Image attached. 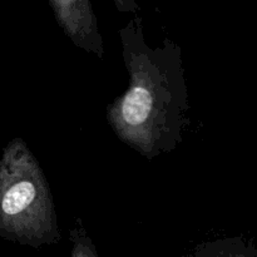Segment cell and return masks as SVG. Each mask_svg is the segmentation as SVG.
Wrapping results in <instances>:
<instances>
[{"label": "cell", "mask_w": 257, "mask_h": 257, "mask_svg": "<svg viewBox=\"0 0 257 257\" xmlns=\"http://www.w3.org/2000/svg\"><path fill=\"white\" fill-rule=\"evenodd\" d=\"M119 38L130 85L107 107V120L123 143L152 161L175 151L190 123L182 50L171 39L151 48L138 15Z\"/></svg>", "instance_id": "6da1fadb"}, {"label": "cell", "mask_w": 257, "mask_h": 257, "mask_svg": "<svg viewBox=\"0 0 257 257\" xmlns=\"http://www.w3.org/2000/svg\"><path fill=\"white\" fill-rule=\"evenodd\" d=\"M0 237L35 248L62 238L49 183L20 137L0 157Z\"/></svg>", "instance_id": "7a4b0ae2"}, {"label": "cell", "mask_w": 257, "mask_h": 257, "mask_svg": "<svg viewBox=\"0 0 257 257\" xmlns=\"http://www.w3.org/2000/svg\"><path fill=\"white\" fill-rule=\"evenodd\" d=\"M192 257H257V243L242 236L207 241L196 248Z\"/></svg>", "instance_id": "277c9868"}, {"label": "cell", "mask_w": 257, "mask_h": 257, "mask_svg": "<svg viewBox=\"0 0 257 257\" xmlns=\"http://www.w3.org/2000/svg\"><path fill=\"white\" fill-rule=\"evenodd\" d=\"M49 5L59 27L75 47L103 58V38L89 0H49Z\"/></svg>", "instance_id": "3957f363"}, {"label": "cell", "mask_w": 257, "mask_h": 257, "mask_svg": "<svg viewBox=\"0 0 257 257\" xmlns=\"http://www.w3.org/2000/svg\"><path fill=\"white\" fill-rule=\"evenodd\" d=\"M70 241L73 242L70 257H99L92 238L88 236L80 218L75 220V225L70 231Z\"/></svg>", "instance_id": "5b68a950"}]
</instances>
